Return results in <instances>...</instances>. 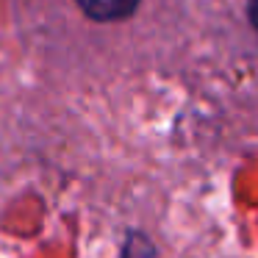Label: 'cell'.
<instances>
[{
  "label": "cell",
  "mask_w": 258,
  "mask_h": 258,
  "mask_svg": "<svg viewBox=\"0 0 258 258\" xmlns=\"http://www.w3.org/2000/svg\"><path fill=\"white\" fill-rule=\"evenodd\" d=\"M247 14H250V23H252V28L258 31V0H250V3H247Z\"/></svg>",
  "instance_id": "cell-2"
},
{
  "label": "cell",
  "mask_w": 258,
  "mask_h": 258,
  "mask_svg": "<svg viewBox=\"0 0 258 258\" xmlns=\"http://www.w3.org/2000/svg\"><path fill=\"white\" fill-rule=\"evenodd\" d=\"M75 3H78V9L86 17L97 20V23L128 20L139 9V0H75Z\"/></svg>",
  "instance_id": "cell-1"
}]
</instances>
